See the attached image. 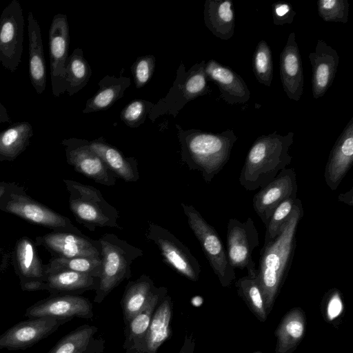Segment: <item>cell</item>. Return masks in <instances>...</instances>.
Listing matches in <instances>:
<instances>
[{"mask_svg":"<svg viewBox=\"0 0 353 353\" xmlns=\"http://www.w3.org/2000/svg\"><path fill=\"white\" fill-rule=\"evenodd\" d=\"M11 119L8 113L6 107L0 103V123H11Z\"/></svg>","mask_w":353,"mask_h":353,"instance_id":"obj_45","label":"cell"},{"mask_svg":"<svg viewBox=\"0 0 353 353\" xmlns=\"http://www.w3.org/2000/svg\"><path fill=\"white\" fill-rule=\"evenodd\" d=\"M303 209L296 199L290 216L279 235L260 251L257 278L265 302L270 310L292 265L296 248V233Z\"/></svg>","mask_w":353,"mask_h":353,"instance_id":"obj_1","label":"cell"},{"mask_svg":"<svg viewBox=\"0 0 353 353\" xmlns=\"http://www.w3.org/2000/svg\"><path fill=\"white\" fill-rule=\"evenodd\" d=\"M145 236L158 248L164 263L190 281L199 279V261L189 248L168 230L149 222Z\"/></svg>","mask_w":353,"mask_h":353,"instance_id":"obj_9","label":"cell"},{"mask_svg":"<svg viewBox=\"0 0 353 353\" xmlns=\"http://www.w3.org/2000/svg\"><path fill=\"white\" fill-rule=\"evenodd\" d=\"M156 59L152 54L139 57L131 66V72L137 89L143 88L151 79Z\"/></svg>","mask_w":353,"mask_h":353,"instance_id":"obj_41","label":"cell"},{"mask_svg":"<svg viewBox=\"0 0 353 353\" xmlns=\"http://www.w3.org/2000/svg\"><path fill=\"white\" fill-rule=\"evenodd\" d=\"M157 288L145 274L128 283L121 302L125 325L143 309Z\"/></svg>","mask_w":353,"mask_h":353,"instance_id":"obj_31","label":"cell"},{"mask_svg":"<svg viewBox=\"0 0 353 353\" xmlns=\"http://www.w3.org/2000/svg\"><path fill=\"white\" fill-rule=\"evenodd\" d=\"M296 196L283 201L272 213L265 227L263 246L272 242L281 232L294 208Z\"/></svg>","mask_w":353,"mask_h":353,"instance_id":"obj_38","label":"cell"},{"mask_svg":"<svg viewBox=\"0 0 353 353\" xmlns=\"http://www.w3.org/2000/svg\"><path fill=\"white\" fill-rule=\"evenodd\" d=\"M279 65L284 92L290 99L299 101L303 92V69L294 32L289 34L280 54Z\"/></svg>","mask_w":353,"mask_h":353,"instance_id":"obj_22","label":"cell"},{"mask_svg":"<svg viewBox=\"0 0 353 353\" xmlns=\"http://www.w3.org/2000/svg\"><path fill=\"white\" fill-rule=\"evenodd\" d=\"M61 145L65 148L68 163L77 172L101 185H115L117 177L91 148L90 141L82 139L69 138L63 139Z\"/></svg>","mask_w":353,"mask_h":353,"instance_id":"obj_12","label":"cell"},{"mask_svg":"<svg viewBox=\"0 0 353 353\" xmlns=\"http://www.w3.org/2000/svg\"><path fill=\"white\" fill-rule=\"evenodd\" d=\"M191 230L198 239L212 269L222 285L228 284L235 276L226 250L215 228L210 225L192 205L181 203Z\"/></svg>","mask_w":353,"mask_h":353,"instance_id":"obj_8","label":"cell"},{"mask_svg":"<svg viewBox=\"0 0 353 353\" xmlns=\"http://www.w3.org/2000/svg\"><path fill=\"white\" fill-rule=\"evenodd\" d=\"M69 192V207L77 221L88 230L97 228L123 229L117 223V210L94 187L71 179H63Z\"/></svg>","mask_w":353,"mask_h":353,"instance_id":"obj_5","label":"cell"},{"mask_svg":"<svg viewBox=\"0 0 353 353\" xmlns=\"http://www.w3.org/2000/svg\"><path fill=\"white\" fill-rule=\"evenodd\" d=\"M99 278L69 270L46 274L34 291L47 290L50 294L79 295L86 291L96 290Z\"/></svg>","mask_w":353,"mask_h":353,"instance_id":"obj_23","label":"cell"},{"mask_svg":"<svg viewBox=\"0 0 353 353\" xmlns=\"http://www.w3.org/2000/svg\"><path fill=\"white\" fill-rule=\"evenodd\" d=\"M343 310V302L338 290H334L330 296L327 303V315L329 320L336 318Z\"/></svg>","mask_w":353,"mask_h":353,"instance_id":"obj_43","label":"cell"},{"mask_svg":"<svg viewBox=\"0 0 353 353\" xmlns=\"http://www.w3.org/2000/svg\"><path fill=\"white\" fill-rule=\"evenodd\" d=\"M294 133L281 135L276 131L259 137L250 147L241 170L239 181L248 191L262 188L290 164L289 150Z\"/></svg>","mask_w":353,"mask_h":353,"instance_id":"obj_3","label":"cell"},{"mask_svg":"<svg viewBox=\"0 0 353 353\" xmlns=\"http://www.w3.org/2000/svg\"><path fill=\"white\" fill-rule=\"evenodd\" d=\"M353 163V117L334 143L325 165L324 179L332 190H336Z\"/></svg>","mask_w":353,"mask_h":353,"instance_id":"obj_18","label":"cell"},{"mask_svg":"<svg viewBox=\"0 0 353 353\" xmlns=\"http://www.w3.org/2000/svg\"><path fill=\"white\" fill-rule=\"evenodd\" d=\"M252 67L258 82L270 87L273 79V62L271 49L265 40H261L256 46Z\"/></svg>","mask_w":353,"mask_h":353,"instance_id":"obj_36","label":"cell"},{"mask_svg":"<svg viewBox=\"0 0 353 353\" xmlns=\"http://www.w3.org/2000/svg\"><path fill=\"white\" fill-rule=\"evenodd\" d=\"M236 285L258 317L262 321L265 320V302L257 274L248 275L241 278L236 283Z\"/></svg>","mask_w":353,"mask_h":353,"instance_id":"obj_37","label":"cell"},{"mask_svg":"<svg viewBox=\"0 0 353 353\" xmlns=\"http://www.w3.org/2000/svg\"><path fill=\"white\" fill-rule=\"evenodd\" d=\"M93 306L90 301L80 295L51 294L26 309L28 318L50 316L72 320L74 317L91 319Z\"/></svg>","mask_w":353,"mask_h":353,"instance_id":"obj_16","label":"cell"},{"mask_svg":"<svg viewBox=\"0 0 353 353\" xmlns=\"http://www.w3.org/2000/svg\"><path fill=\"white\" fill-rule=\"evenodd\" d=\"M350 3L347 0H319L317 10L326 22L345 23L348 21Z\"/></svg>","mask_w":353,"mask_h":353,"instance_id":"obj_40","label":"cell"},{"mask_svg":"<svg viewBox=\"0 0 353 353\" xmlns=\"http://www.w3.org/2000/svg\"><path fill=\"white\" fill-rule=\"evenodd\" d=\"M352 188L345 193L340 194L339 195V201L347 204L350 206L353 205V194Z\"/></svg>","mask_w":353,"mask_h":353,"instance_id":"obj_44","label":"cell"},{"mask_svg":"<svg viewBox=\"0 0 353 353\" xmlns=\"http://www.w3.org/2000/svg\"><path fill=\"white\" fill-rule=\"evenodd\" d=\"M312 65V91L314 99L323 97L332 85L336 74L339 56L336 50L319 39L309 54Z\"/></svg>","mask_w":353,"mask_h":353,"instance_id":"obj_21","label":"cell"},{"mask_svg":"<svg viewBox=\"0 0 353 353\" xmlns=\"http://www.w3.org/2000/svg\"><path fill=\"white\" fill-rule=\"evenodd\" d=\"M305 323L304 314L298 308L286 314L276 332V353H287L298 344L305 332Z\"/></svg>","mask_w":353,"mask_h":353,"instance_id":"obj_33","label":"cell"},{"mask_svg":"<svg viewBox=\"0 0 353 353\" xmlns=\"http://www.w3.org/2000/svg\"><path fill=\"white\" fill-rule=\"evenodd\" d=\"M90 145L116 177L126 182L138 181V163L134 157H125L121 151L105 142L102 137L90 141Z\"/></svg>","mask_w":353,"mask_h":353,"instance_id":"obj_25","label":"cell"},{"mask_svg":"<svg viewBox=\"0 0 353 353\" xmlns=\"http://www.w3.org/2000/svg\"><path fill=\"white\" fill-rule=\"evenodd\" d=\"M106 75L98 83L99 90L85 103L83 113H90L105 110L110 108L117 100L124 96L125 90L130 85V79L123 76Z\"/></svg>","mask_w":353,"mask_h":353,"instance_id":"obj_30","label":"cell"},{"mask_svg":"<svg viewBox=\"0 0 353 353\" xmlns=\"http://www.w3.org/2000/svg\"><path fill=\"white\" fill-rule=\"evenodd\" d=\"M0 210L16 215L31 223L48 228L54 232L83 235L66 216L32 199L23 186L10 183L0 201Z\"/></svg>","mask_w":353,"mask_h":353,"instance_id":"obj_6","label":"cell"},{"mask_svg":"<svg viewBox=\"0 0 353 353\" xmlns=\"http://www.w3.org/2000/svg\"><path fill=\"white\" fill-rule=\"evenodd\" d=\"M101 270V258L97 257H52L49 262L44 265L46 274L69 270L100 278Z\"/></svg>","mask_w":353,"mask_h":353,"instance_id":"obj_35","label":"cell"},{"mask_svg":"<svg viewBox=\"0 0 353 353\" xmlns=\"http://www.w3.org/2000/svg\"><path fill=\"white\" fill-rule=\"evenodd\" d=\"M102 262L101 274L95 290L94 302L101 303L124 280L131 277V265L143 255L140 248L119 239L116 234L106 233L99 239Z\"/></svg>","mask_w":353,"mask_h":353,"instance_id":"obj_4","label":"cell"},{"mask_svg":"<svg viewBox=\"0 0 353 353\" xmlns=\"http://www.w3.org/2000/svg\"><path fill=\"white\" fill-rule=\"evenodd\" d=\"M298 185L293 168H285L252 199L253 208L265 227L277 206L285 199L296 196Z\"/></svg>","mask_w":353,"mask_h":353,"instance_id":"obj_15","label":"cell"},{"mask_svg":"<svg viewBox=\"0 0 353 353\" xmlns=\"http://www.w3.org/2000/svg\"><path fill=\"white\" fill-rule=\"evenodd\" d=\"M13 261L22 290L34 291L46 276L42 263L33 241L28 237L19 239L14 247Z\"/></svg>","mask_w":353,"mask_h":353,"instance_id":"obj_20","label":"cell"},{"mask_svg":"<svg viewBox=\"0 0 353 353\" xmlns=\"http://www.w3.org/2000/svg\"><path fill=\"white\" fill-rule=\"evenodd\" d=\"M181 159L190 170L201 172L203 180L210 183L228 162L237 137L228 129L212 133L196 129L183 130L178 124Z\"/></svg>","mask_w":353,"mask_h":353,"instance_id":"obj_2","label":"cell"},{"mask_svg":"<svg viewBox=\"0 0 353 353\" xmlns=\"http://www.w3.org/2000/svg\"><path fill=\"white\" fill-rule=\"evenodd\" d=\"M24 24L21 6L13 0L0 15V63L11 72L17 70L21 61Z\"/></svg>","mask_w":353,"mask_h":353,"instance_id":"obj_10","label":"cell"},{"mask_svg":"<svg viewBox=\"0 0 353 353\" xmlns=\"http://www.w3.org/2000/svg\"><path fill=\"white\" fill-rule=\"evenodd\" d=\"M32 136L28 121L17 122L0 132V161L14 160L29 145Z\"/></svg>","mask_w":353,"mask_h":353,"instance_id":"obj_32","label":"cell"},{"mask_svg":"<svg viewBox=\"0 0 353 353\" xmlns=\"http://www.w3.org/2000/svg\"><path fill=\"white\" fill-rule=\"evenodd\" d=\"M154 103L144 99H134L120 113L121 120L129 128H136L143 124Z\"/></svg>","mask_w":353,"mask_h":353,"instance_id":"obj_39","label":"cell"},{"mask_svg":"<svg viewBox=\"0 0 353 353\" xmlns=\"http://www.w3.org/2000/svg\"><path fill=\"white\" fill-rule=\"evenodd\" d=\"M208 81L214 82L220 92V98L229 105L244 104L250 100V91L243 78L233 70L217 61L205 62Z\"/></svg>","mask_w":353,"mask_h":353,"instance_id":"obj_19","label":"cell"},{"mask_svg":"<svg viewBox=\"0 0 353 353\" xmlns=\"http://www.w3.org/2000/svg\"><path fill=\"white\" fill-rule=\"evenodd\" d=\"M255 353H261V352H255Z\"/></svg>","mask_w":353,"mask_h":353,"instance_id":"obj_48","label":"cell"},{"mask_svg":"<svg viewBox=\"0 0 353 353\" xmlns=\"http://www.w3.org/2000/svg\"><path fill=\"white\" fill-rule=\"evenodd\" d=\"M167 294V288H157L147 304L125 325L124 344L125 349L134 348L141 351L155 309Z\"/></svg>","mask_w":353,"mask_h":353,"instance_id":"obj_26","label":"cell"},{"mask_svg":"<svg viewBox=\"0 0 353 353\" xmlns=\"http://www.w3.org/2000/svg\"><path fill=\"white\" fill-rule=\"evenodd\" d=\"M97 327L83 325L62 337L47 353H102L104 341L94 337Z\"/></svg>","mask_w":353,"mask_h":353,"instance_id":"obj_28","label":"cell"},{"mask_svg":"<svg viewBox=\"0 0 353 353\" xmlns=\"http://www.w3.org/2000/svg\"><path fill=\"white\" fill-rule=\"evenodd\" d=\"M204 23L217 38L229 40L234 33L235 17L230 0H206L203 10Z\"/></svg>","mask_w":353,"mask_h":353,"instance_id":"obj_27","label":"cell"},{"mask_svg":"<svg viewBox=\"0 0 353 353\" xmlns=\"http://www.w3.org/2000/svg\"><path fill=\"white\" fill-rule=\"evenodd\" d=\"M205 65V61L203 60L186 70L181 62L172 86L168 94L154 105L148 118L154 122L160 116L165 114L176 117L189 101L201 96L210 94L212 90L208 85Z\"/></svg>","mask_w":353,"mask_h":353,"instance_id":"obj_7","label":"cell"},{"mask_svg":"<svg viewBox=\"0 0 353 353\" xmlns=\"http://www.w3.org/2000/svg\"><path fill=\"white\" fill-rule=\"evenodd\" d=\"M273 23L276 26L290 24L293 22L296 12L290 3L276 2L272 5Z\"/></svg>","mask_w":353,"mask_h":353,"instance_id":"obj_42","label":"cell"},{"mask_svg":"<svg viewBox=\"0 0 353 353\" xmlns=\"http://www.w3.org/2000/svg\"><path fill=\"white\" fill-rule=\"evenodd\" d=\"M35 243L36 245L45 248L52 257L101 258L99 240L90 239L84 234L53 231L37 236Z\"/></svg>","mask_w":353,"mask_h":353,"instance_id":"obj_17","label":"cell"},{"mask_svg":"<svg viewBox=\"0 0 353 353\" xmlns=\"http://www.w3.org/2000/svg\"><path fill=\"white\" fill-rule=\"evenodd\" d=\"M172 311L173 303L171 297L167 294L155 309L145 336L142 352L156 353L170 338Z\"/></svg>","mask_w":353,"mask_h":353,"instance_id":"obj_29","label":"cell"},{"mask_svg":"<svg viewBox=\"0 0 353 353\" xmlns=\"http://www.w3.org/2000/svg\"><path fill=\"white\" fill-rule=\"evenodd\" d=\"M28 69L31 84L41 94L46 87V66L41 28L32 12L28 14Z\"/></svg>","mask_w":353,"mask_h":353,"instance_id":"obj_24","label":"cell"},{"mask_svg":"<svg viewBox=\"0 0 353 353\" xmlns=\"http://www.w3.org/2000/svg\"><path fill=\"white\" fill-rule=\"evenodd\" d=\"M68 319L50 316L28 318L0 334V350H26L55 332Z\"/></svg>","mask_w":353,"mask_h":353,"instance_id":"obj_13","label":"cell"},{"mask_svg":"<svg viewBox=\"0 0 353 353\" xmlns=\"http://www.w3.org/2000/svg\"><path fill=\"white\" fill-rule=\"evenodd\" d=\"M70 43L67 16L57 14L49 30V55L52 94L59 97L65 92V70Z\"/></svg>","mask_w":353,"mask_h":353,"instance_id":"obj_14","label":"cell"},{"mask_svg":"<svg viewBox=\"0 0 353 353\" xmlns=\"http://www.w3.org/2000/svg\"><path fill=\"white\" fill-rule=\"evenodd\" d=\"M91 75L90 65L84 58L82 49H74L66 63L65 92L69 96L74 95L88 83Z\"/></svg>","mask_w":353,"mask_h":353,"instance_id":"obj_34","label":"cell"},{"mask_svg":"<svg viewBox=\"0 0 353 353\" xmlns=\"http://www.w3.org/2000/svg\"><path fill=\"white\" fill-rule=\"evenodd\" d=\"M180 353H188L186 348H185V345L184 344V345L183 346V347L181 348V351H180Z\"/></svg>","mask_w":353,"mask_h":353,"instance_id":"obj_47","label":"cell"},{"mask_svg":"<svg viewBox=\"0 0 353 353\" xmlns=\"http://www.w3.org/2000/svg\"><path fill=\"white\" fill-rule=\"evenodd\" d=\"M227 255L230 265L247 269L248 275L257 274L252 252L259 245V234L251 217L245 222L230 218L227 225Z\"/></svg>","mask_w":353,"mask_h":353,"instance_id":"obj_11","label":"cell"},{"mask_svg":"<svg viewBox=\"0 0 353 353\" xmlns=\"http://www.w3.org/2000/svg\"><path fill=\"white\" fill-rule=\"evenodd\" d=\"M9 184H10V183L4 182V181L0 182V201H1V198L3 197V196L4 195V194L6 193V192L9 186Z\"/></svg>","mask_w":353,"mask_h":353,"instance_id":"obj_46","label":"cell"}]
</instances>
